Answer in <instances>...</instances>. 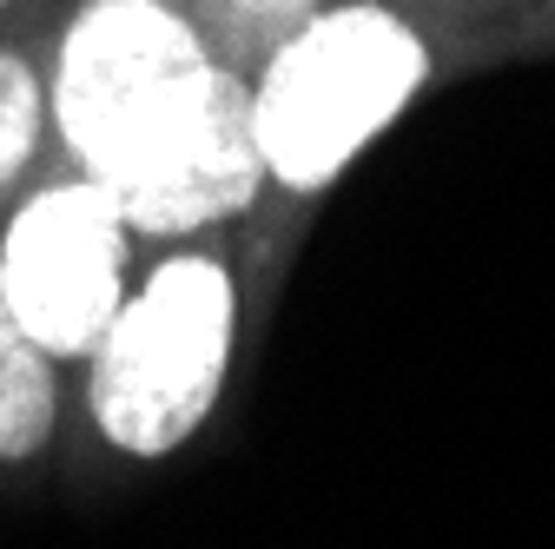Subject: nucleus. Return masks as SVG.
<instances>
[{
    "mask_svg": "<svg viewBox=\"0 0 555 549\" xmlns=\"http://www.w3.org/2000/svg\"><path fill=\"white\" fill-rule=\"evenodd\" d=\"M47 113L132 232L179 239L219 226L264 186L251 80L172 0H87L60 34Z\"/></svg>",
    "mask_w": 555,
    "mask_h": 549,
    "instance_id": "obj_1",
    "label": "nucleus"
},
{
    "mask_svg": "<svg viewBox=\"0 0 555 549\" xmlns=\"http://www.w3.org/2000/svg\"><path fill=\"white\" fill-rule=\"evenodd\" d=\"M424 34L377 0H351V8L298 21L251 80L264 179L292 192H324L371 140L397 126V113L424 93Z\"/></svg>",
    "mask_w": 555,
    "mask_h": 549,
    "instance_id": "obj_2",
    "label": "nucleus"
},
{
    "mask_svg": "<svg viewBox=\"0 0 555 549\" xmlns=\"http://www.w3.org/2000/svg\"><path fill=\"white\" fill-rule=\"evenodd\" d=\"M238 331L232 271L205 252H179L139 292L119 298L113 324L87 352L93 431L126 457H172L225 391Z\"/></svg>",
    "mask_w": 555,
    "mask_h": 549,
    "instance_id": "obj_3",
    "label": "nucleus"
},
{
    "mask_svg": "<svg viewBox=\"0 0 555 549\" xmlns=\"http://www.w3.org/2000/svg\"><path fill=\"white\" fill-rule=\"evenodd\" d=\"M126 213L100 179L40 186L0 232V298L47 358H87L126 298Z\"/></svg>",
    "mask_w": 555,
    "mask_h": 549,
    "instance_id": "obj_4",
    "label": "nucleus"
},
{
    "mask_svg": "<svg viewBox=\"0 0 555 549\" xmlns=\"http://www.w3.org/2000/svg\"><path fill=\"white\" fill-rule=\"evenodd\" d=\"M60 418V384H53V358L34 337H8L0 345V463H21L53 437Z\"/></svg>",
    "mask_w": 555,
    "mask_h": 549,
    "instance_id": "obj_5",
    "label": "nucleus"
},
{
    "mask_svg": "<svg viewBox=\"0 0 555 549\" xmlns=\"http://www.w3.org/2000/svg\"><path fill=\"white\" fill-rule=\"evenodd\" d=\"M40 126H47V87L34 74V60L21 47H0V192L34 159Z\"/></svg>",
    "mask_w": 555,
    "mask_h": 549,
    "instance_id": "obj_6",
    "label": "nucleus"
},
{
    "mask_svg": "<svg viewBox=\"0 0 555 549\" xmlns=\"http://www.w3.org/2000/svg\"><path fill=\"white\" fill-rule=\"evenodd\" d=\"M14 331H21V324L8 318V298H0V345H8V337H14Z\"/></svg>",
    "mask_w": 555,
    "mask_h": 549,
    "instance_id": "obj_7",
    "label": "nucleus"
}]
</instances>
